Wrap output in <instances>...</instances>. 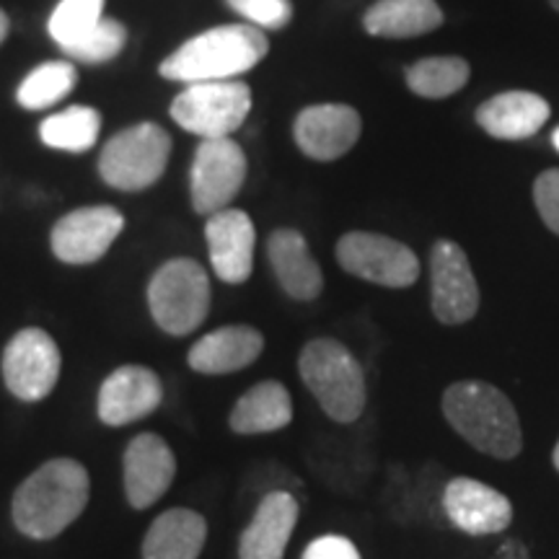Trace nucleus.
<instances>
[{
    "label": "nucleus",
    "instance_id": "nucleus-1",
    "mask_svg": "<svg viewBox=\"0 0 559 559\" xmlns=\"http://www.w3.org/2000/svg\"><path fill=\"white\" fill-rule=\"evenodd\" d=\"M91 479L75 459H52L24 479L13 495V523L29 539H55L88 506Z\"/></svg>",
    "mask_w": 559,
    "mask_h": 559
},
{
    "label": "nucleus",
    "instance_id": "nucleus-32",
    "mask_svg": "<svg viewBox=\"0 0 559 559\" xmlns=\"http://www.w3.org/2000/svg\"><path fill=\"white\" fill-rule=\"evenodd\" d=\"M304 559H360V551L345 536H319L304 551Z\"/></svg>",
    "mask_w": 559,
    "mask_h": 559
},
{
    "label": "nucleus",
    "instance_id": "nucleus-15",
    "mask_svg": "<svg viewBox=\"0 0 559 559\" xmlns=\"http://www.w3.org/2000/svg\"><path fill=\"white\" fill-rule=\"evenodd\" d=\"M205 239L215 275L228 285H241L254 270V223L243 210L226 207L207 215Z\"/></svg>",
    "mask_w": 559,
    "mask_h": 559
},
{
    "label": "nucleus",
    "instance_id": "nucleus-26",
    "mask_svg": "<svg viewBox=\"0 0 559 559\" xmlns=\"http://www.w3.org/2000/svg\"><path fill=\"white\" fill-rule=\"evenodd\" d=\"M412 94L423 99H445L469 81L472 68L464 58H425L404 70Z\"/></svg>",
    "mask_w": 559,
    "mask_h": 559
},
{
    "label": "nucleus",
    "instance_id": "nucleus-12",
    "mask_svg": "<svg viewBox=\"0 0 559 559\" xmlns=\"http://www.w3.org/2000/svg\"><path fill=\"white\" fill-rule=\"evenodd\" d=\"M124 228V215L111 205L68 213L52 228V251L66 264H94L107 254Z\"/></svg>",
    "mask_w": 559,
    "mask_h": 559
},
{
    "label": "nucleus",
    "instance_id": "nucleus-35",
    "mask_svg": "<svg viewBox=\"0 0 559 559\" xmlns=\"http://www.w3.org/2000/svg\"><path fill=\"white\" fill-rule=\"evenodd\" d=\"M551 461H555V469L559 472V443L555 445V453H551Z\"/></svg>",
    "mask_w": 559,
    "mask_h": 559
},
{
    "label": "nucleus",
    "instance_id": "nucleus-5",
    "mask_svg": "<svg viewBox=\"0 0 559 559\" xmlns=\"http://www.w3.org/2000/svg\"><path fill=\"white\" fill-rule=\"evenodd\" d=\"M153 321L171 337H187L200 330L210 311V280L200 262L169 260L148 283Z\"/></svg>",
    "mask_w": 559,
    "mask_h": 559
},
{
    "label": "nucleus",
    "instance_id": "nucleus-6",
    "mask_svg": "<svg viewBox=\"0 0 559 559\" xmlns=\"http://www.w3.org/2000/svg\"><path fill=\"white\" fill-rule=\"evenodd\" d=\"M171 156V138L156 122H140L117 132L104 145L99 174L109 187L122 192L148 190L164 177Z\"/></svg>",
    "mask_w": 559,
    "mask_h": 559
},
{
    "label": "nucleus",
    "instance_id": "nucleus-11",
    "mask_svg": "<svg viewBox=\"0 0 559 559\" xmlns=\"http://www.w3.org/2000/svg\"><path fill=\"white\" fill-rule=\"evenodd\" d=\"M432 313L443 324H464L479 309V288L459 243L440 239L430 249Z\"/></svg>",
    "mask_w": 559,
    "mask_h": 559
},
{
    "label": "nucleus",
    "instance_id": "nucleus-31",
    "mask_svg": "<svg viewBox=\"0 0 559 559\" xmlns=\"http://www.w3.org/2000/svg\"><path fill=\"white\" fill-rule=\"evenodd\" d=\"M534 202L542 221L551 234L559 236V169L544 171L534 185Z\"/></svg>",
    "mask_w": 559,
    "mask_h": 559
},
{
    "label": "nucleus",
    "instance_id": "nucleus-20",
    "mask_svg": "<svg viewBox=\"0 0 559 559\" xmlns=\"http://www.w3.org/2000/svg\"><path fill=\"white\" fill-rule=\"evenodd\" d=\"M267 257L280 288L288 293L290 298H319L321 288H324V275H321L319 262L313 260L304 234L293 228H277L267 241Z\"/></svg>",
    "mask_w": 559,
    "mask_h": 559
},
{
    "label": "nucleus",
    "instance_id": "nucleus-37",
    "mask_svg": "<svg viewBox=\"0 0 559 559\" xmlns=\"http://www.w3.org/2000/svg\"><path fill=\"white\" fill-rule=\"evenodd\" d=\"M549 3H551V9L559 11V0H549Z\"/></svg>",
    "mask_w": 559,
    "mask_h": 559
},
{
    "label": "nucleus",
    "instance_id": "nucleus-7",
    "mask_svg": "<svg viewBox=\"0 0 559 559\" xmlns=\"http://www.w3.org/2000/svg\"><path fill=\"white\" fill-rule=\"evenodd\" d=\"M249 111L251 88L241 81L190 83L171 104L174 122L202 140L230 138L247 122Z\"/></svg>",
    "mask_w": 559,
    "mask_h": 559
},
{
    "label": "nucleus",
    "instance_id": "nucleus-10",
    "mask_svg": "<svg viewBox=\"0 0 559 559\" xmlns=\"http://www.w3.org/2000/svg\"><path fill=\"white\" fill-rule=\"evenodd\" d=\"M247 181V156L230 138L202 140L192 160L190 192L200 215L226 210Z\"/></svg>",
    "mask_w": 559,
    "mask_h": 559
},
{
    "label": "nucleus",
    "instance_id": "nucleus-18",
    "mask_svg": "<svg viewBox=\"0 0 559 559\" xmlns=\"http://www.w3.org/2000/svg\"><path fill=\"white\" fill-rule=\"evenodd\" d=\"M298 521V500L285 489L267 492L243 528L239 559H283Z\"/></svg>",
    "mask_w": 559,
    "mask_h": 559
},
{
    "label": "nucleus",
    "instance_id": "nucleus-22",
    "mask_svg": "<svg viewBox=\"0 0 559 559\" xmlns=\"http://www.w3.org/2000/svg\"><path fill=\"white\" fill-rule=\"evenodd\" d=\"M207 539V521L198 510L171 508L151 523L143 559H198Z\"/></svg>",
    "mask_w": 559,
    "mask_h": 559
},
{
    "label": "nucleus",
    "instance_id": "nucleus-29",
    "mask_svg": "<svg viewBox=\"0 0 559 559\" xmlns=\"http://www.w3.org/2000/svg\"><path fill=\"white\" fill-rule=\"evenodd\" d=\"M124 39H128V32H124L120 21L102 19L94 29L83 34L79 41H73L62 52L81 62H109L122 52Z\"/></svg>",
    "mask_w": 559,
    "mask_h": 559
},
{
    "label": "nucleus",
    "instance_id": "nucleus-9",
    "mask_svg": "<svg viewBox=\"0 0 559 559\" xmlns=\"http://www.w3.org/2000/svg\"><path fill=\"white\" fill-rule=\"evenodd\" d=\"M3 381L16 400L41 402L58 386L62 355L58 342L45 330L29 326L11 337L3 349Z\"/></svg>",
    "mask_w": 559,
    "mask_h": 559
},
{
    "label": "nucleus",
    "instance_id": "nucleus-25",
    "mask_svg": "<svg viewBox=\"0 0 559 559\" xmlns=\"http://www.w3.org/2000/svg\"><path fill=\"white\" fill-rule=\"evenodd\" d=\"M102 130V115L91 107H68L60 115L47 117L41 122L39 135L41 143L50 145L55 151L68 153H83L94 148L99 140Z\"/></svg>",
    "mask_w": 559,
    "mask_h": 559
},
{
    "label": "nucleus",
    "instance_id": "nucleus-36",
    "mask_svg": "<svg viewBox=\"0 0 559 559\" xmlns=\"http://www.w3.org/2000/svg\"><path fill=\"white\" fill-rule=\"evenodd\" d=\"M555 148H557V151H559V128H557V130H555Z\"/></svg>",
    "mask_w": 559,
    "mask_h": 559
},
{
    "label": "nucleus",
    "instance_id": "nucleus-28",
    "mask_svg": "<svg viewBox=\"0 0 559 559\" xmlns=\"http://www.w3.org/2000/svg\"><path fill=\"white\" fill-rule=\"evenodd\" d=\"M104 19V0H62L52 11L50 37L66 50V47L79 41L83 34H88Z\"/></svg>",
    "mask_w": 559,
    "mask_h": 559
},
{
    "label": "nucleus",
    "instance_id": "nucleus-27",
    "mask_svg": "<svg viewBox=\"0 0 559 559\" xmlns=\"http://www.w3.org/2000/svg\"><path fill=\"white\" fill-rule=\"evenodd\" d=\"M73 86L75 68L70 66L68 60H52L26 75L24 83L19 86L16 99L24 109L39 111L52 107V104H58L60 99H66L70 91H73Z\"/></svg>",
    "mask_w": 559,
    "mask_h": 559
},
{
    "label": "nucleus",
    "instance_id": "nucleus-19",
    "mask_svg": "<svg viewBox=\"0 0 559 559\" xmlns=\"http://www.w3.org/2000/svg\"><path fill=\"white\" fill-rule=\"evenodd\" d=\"M264 337L260 330L247 324L221 326L194 342L187 362L205 376H226L249 368L262 355Z\"/></svg>",
    "mask_w": 559,
    "mask_h": 559
},
{
    "label": "nucleus",
    "instance_id": "nucleus-8",
    "mask_svg": "<svg viewBox=\"0 0 559 559\" xmlns=\"http://www.w3.org/2000/svg\"><path fill=\"white\" fill-rule=\"evenodd\" d=\"M337 262L349 275L383 285L409 288L419 277V260L407 243L368 230H353L337 243Z\"/></svg>",
    "mask_w": 559,
    "mask_h": 559
},
{
    "label": "nucleus",
    "instance_id": "nucleus-3",
    "mask_svg": "<svg viewBox=\"0 0 559 559\" xmlns=\"http://www.w3.org/2000/svg\"><path fill=\"white\" fill-rule=\"evenodd\" d=\"M443 415L472 449L495 459H513L523 449L519 412L500 389L485 381H459L445 389Z\"/></svg>",
    "mask_w": 559,
    "mask_h": 559
},
{
    "label": "nucleus",
    "instance_id": "nucleus-34",
    "mask_svg": "<svg viewBox=\"0 0 559 559\" xmlns=\"http://www.w3.org/2000/svg\"><path fill=\"white\" fill-rule=\"evenodd\" d=\"M9 29H11L9 16H5V11H0V45H3V39L9 37Z\"/></svg>",
    "mask_w": 559,
    "mask_h": 559
},
{
    "label": "nucleus",
    "instance_id": "nucleus-30",
    "mask_svg": "<svg viewBox=\"0 0 559 559\" xmlns=\"http://www.w3.org/2000/svg\"><path fill=\"white\" fill-rule=\"evenodd\" d=\"M230 9L264 29H283L293 16L290 0H228Z\"/></svg>",
    "mask_w": 559,
    "mask_h": 559
},
{
    "label": "nucleus",
    "instance_id": "nucleus-33",
    "mask_svg": "<svg viewBox=\"0 0 559 559\" xmlns=\"http://www.w3.org/2000/svg\"><path fill=\"white\" fill-rule=\"evenodd\" d=\"M495 559H528V549L523 547L521 542L510 539V542L502 544L498 555H495Z\"/></svg>",
    "mask_w": 559,
    "mask_h": 559
},
{
    "label": "nucleus",
    "instance_id": "nucleus-17",
    "mask_svg": "<svg viewBox=\"0 0 559 559\" xmlns=\"http://www.w3.org/2000/svg\"><path fill=\"white\" fill-rule=\"evenodd\" d=\"M443 510L453 526L469 536L500 534L513 521V506L506 495L469 477H456L445 485Z\"/></svg>",
    "mask_w": 559,
    "mask_h": 559
},
{
    "label": "nucleus",
    "instance_id": "nucleus-13",
    "mask_svg": "<svg viewBox=\"0 0 559 559\" xmlns=\"http://www.w3.org/2000/svg\"><path fill=\"white\" fill-rule=\"evenodd\" d=\"M177 477V456L156 432H140L124 449V495L130 506L145 510L169 492Z\"/></svg>",
    "mask_w": 559,
    "mask_h": 559
},
{
    "label": "nucleus",
    "instance_id": "nucleus-14",
    "mask_svg": "<svg viewBox=\"0 0 559 559\" xmlns=\"http://www.w3.org/2000/svg\"><path fill=\"white\" fill-rule=\"evenodd\" d=\"M164 402V383L156 370L145 366H122L104 379L99 389V419L111 428L138 423Z\"/></svg>",
    "mask_w": 559,
    "mask_h": 559
},
{
    "label": "nucleus",
    "instance_id": "nucleus-4",
    "mask_svg": "<svg viewBox=\"0 0 559 559\" xmlns=\"http://www.w3.org/2000/svg\"><path fill=\"white\" fill-rule=\"evenodd\" d=\"M300 379L313 400L334 423H355L366 409V373L349 349L337 340L319 337L300 349Z\"/></svg>",
    "mask_w": 559,
    "mask_h": 559
},
{
    "label": "nucleus",
    "instance_id": "nucleus-23",
    "mask_svg": "<svg viewBox=\"0 0 559 559\" xmlns=\"http://www.w3.org/2000/svg\"><path fill=\"white\" fill-rule=\"evenodd\" d=\"M293 423V402L280 381H262L251 386L230 409L228 425L239 436H262L288 428Z\"/></svg>",
    "mask_w": 559,
    "mask_h": 559
},
{
    "label": "nucleus",
    "instance_id": "nucleus-21",
    "mask_svg": "<svg viewBox=\"0 0 559 559\" xmlns=\"http://www.w3.org/2000/svg\"><path fill=\"white\" fill-rule=\"evenodd\" d=\"M549 120V104L531 91H508L477 109V122L498 140H526Z\"/></svg>",
    "mask_w": 559,
    "mask_h": 559
},
{
    "label": "nucleus",
    "instance_id": "nucleus-24",
    "mask_svg": "<svg viewBox=\"0 0 559 559\" xmlns=\"http://www.w3.org/2000/svg\"><path fill=\"white\" fill-rule=\"evenodd\" d=\"M443 24V11L436 0H379L366 11L362 26L383 39H407L436 32Z\"/></svg>",
    "mask_w": 559,
    "mask_h": 559
},
{
    "label": "nucleus",
    "instance_id": "nucleus-16",
    "mask_svg": "<svg viewBox=\"0 0 559 559\" xmlns=\"http://www.w3.org/2000/svg\"><path fill=\"white\" fill-rule=\"evenodd\" d=\"M360 130V115L347 104H317L300 111L293 124L298 148L313 160L345 156L358 143Z\"/></svg>",
    "mask_w": 559,
    "mask_h": 559
},
{
    "label": "nucleus",
    "instance_id": "nucleus-2",
    "mask_svg": "<svg viewBox=\"0 0 559 559\" xmlns=\"http://www.w3.org/2000/svg\"><path fill=\"white\" fill-rule=\"evenodd\" d=\"M270 52V41L257 26L230 24L215 26L179 47L160 62V75L179 83L230 81L260 66Z\"/></svg>",
    "mask_w": 559,
    "mask_h": 559
}]
</instances>
